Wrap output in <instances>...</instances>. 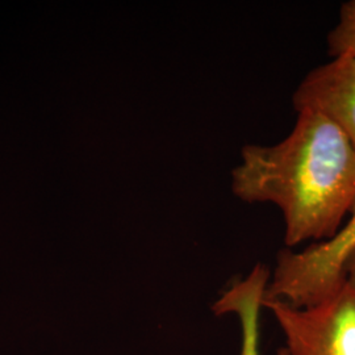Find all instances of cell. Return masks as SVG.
<instances>
[{"label": "cell", "mask_w": 355, "mask_h": 355, "mask_svg": "<svg viewBox=\"0 0 355 355\" xmlns=\"http://www.w3.org/2000/svg\"><path fill=\"white\" fill-rule=\"evenodd\" d=\"M230 187L245 203L279 208L287 249L329 241L355 203V149L327 116L303 110L284 140L242 148Z\"/></svg>", "instance_id": "1"}, {"label": "cell", "mask_w": 355, "mask_h": 355, "mask_svg": "<svg viewBox=\"0 0 355 355\" xmlns=\"http://www.w3.org/2000/svg\"><path fill=\"white\" fill-rule=\"evenodd\" d=\"M355 246V203L346 223L329 241L303 250L283 249L270 278L266 300L303 308L318 304L343 284V266Z\"/></svg>", "instance_id": "2"}, {"label": "cell", "mask_w": 355, "mask_h": 355, "mask_svg": "<svg viewBox=\"0 0 355 355\" xmlns=\"http://www.w3.org/2000/svg\"><path fill=\"white\" fill-rule=\"evenodd\" d=\"M283 331L287 355H355V291L343 286L309 306L263 300Z\"/></svg>", "instance_id": "3"}, {"label": "cell", "mask_w": 355, "mask_h": 355, "mask_svg": "<svg viewBox=\"0 0 355 355\" xmlns=\"http://www.w3.org/2000/svg\"><path fill=\"white\" fill-rule=\"evenodd\" d=\"M295 111L327 116L355 149V58L340 55L311 70L295 89Z\"/></svg>", "instance_id": "4"}, {"label": "cell", "mask_w": 355, "mask_h": 355, "mask_svg": "<svg viewBox=\"0 0 355 355\" xmlns=\"http://www.w3.org/2000/svg\"><path fill=\"white\" fill-rule=\"evenodd\" d=\"M270 271L257 265L245 279L232 284L216 302L215 315H236L241 327V346L239 355H261L259 352V318L266 297ZM278 355H287L280 349Z\"/></svg>", "instance_id": "5"}, {"label": "cell", "mask_w": 355, "mask_h": 355, "mask_svg": "<svg viewBox=\"0 0 355 355\" xmlns=\"http://www.w3.org/2000/svg\"><path fill=\"white\" fill-rule=\"evenodd\" d=\"M328 51L331 58L340 55L355 58V0L341 6L338 23L328 35Z\"/></svg>", "instance_id": "6"}, {"label": "cell", "mask_w": 355, "mask_h": 355, "mask_svg": "<svg viewBox=\"0 0 355 355\" xmlns=\"http://www.w3.org/2000/svg\"><path fill=\"white\" fill-rule=\"evenodd\" d=\"M343 280L355 291V246L347 255L343 266Z\"/></svg>", "instance_id": "7"}]
</instances>
